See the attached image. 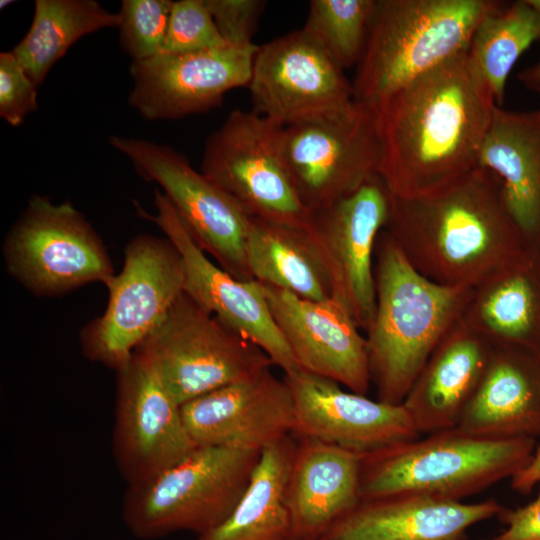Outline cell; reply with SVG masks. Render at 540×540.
Instances as JSON below:
<instances>
[{
	"mask_svg": "<svg viewBox=\"0 0 540 540\" xmlns=\"http://www.w3.org/2000/svg\"><path fill=\"white\" fill-rule=\"evenodd\" d=\"M496 106L468 49L382 100L378 175L388 191L425 195L477 167Z\"/></svg>",
	"mask_w": 540,
	"mask_h": 540,
	"instance_id": "obj_1",
	"label": "cell"
},
{
	"mask_svg": "<svg viewBox=\"0 0 540 540\" xmlns=\"http://www.w3.org/2000/svg\"><path fill=\"white\" fill-rule=\"evenodd\" d=\"M426 278L474 288L529 247L506 206L499 179L475 167L431 193H390L383 229Z\"/></svg>",
	"mask_w": 540,
	"mask_h": 540,
	"instance_id": "obj_2",
	"label": "cell"
},
{
	"mask_svg": "<svg viewBox=\"0 0 540 540\" xmlns=\"http://www.w3.org/2000/svg\"><path fill=\"white\" fill-rule=\"evenodd\" d=\"M375 253L376 307L366 330L370 376L378 400L398 405L433 350L463 317L473 288L426 278L384 230Z\"/></svg>",
	"mask_w": 540,
	"mask_h": 540,
	"instance_id": "obj_3",
	"label": "cell"
},
{
	"mask_svg": "<svg viewBox=\"0 0 540 540\" xmlns=\"http://www.w3.org/2000/svg\"><path fill=\"white\" fill-rule=\"evenodd\" d=\"M499 1L376 0L353 99L376 107L386 97L469 48L480 20Z\"/></svg>",
	"mask_w": 540,
	"mask_h": 540,
	"instance_id": "obj_4",
	"label": "cell"
},
{
	"mask_svg": "<svg viewBox=\"0 0 540 540\" xmlns=\"http://www.w3.org/2000/svg\"><path fill=\"white\" fill-rule=\"evenodd\" d=\"M536 446L532 438H486L458 428L427 434L363 456L360 496L418 494L462 501L511 479Z\"/></svg>",
	"mask_w": 540,
	"mask_h": 540,
	"instance_id": "obj_5",
	"label": "cell"
},
{
	"mask_svg": "<svg viewBox=\"0 0 540 540\" xmlns=\"http://www.w3.org/2000/svg\"><path fill=\"white\" fill-rule=\"evenodd\" d=\"M260 456L253 449L197 446L159 475L128 486L122 504L126 527L142 540L207 533L235 509Z\"/></svg>",
	"mask_w": 540,
	"mask_h": 540,
	"instance_id": "obj_6",
	"label": "cell"
},
{
	"mask_svg": "<svg viewBox=\"0 0 540 540\" xmlns=\"http://www.w3.org/2000/svg\"><path fill=\"white\" fill-rule=\"evenodd\" d=\"M137 349L180 406L274 365L262 349L185 292Z\"/></svg>",
	"mask_w": 540,
	"mask_h": 540,
	"instance_id": "obj_7",
	"label": "cell"
},
{
	"mask_svg": "<svg viewBox=\"0 0 540 540\" xmlns=\"http://www.w3.org/2000/svg\"><path fill=\"white\" fill-rule=\"evenodd\" d=\"M182 257L167 238L140 234L124 250V264L106 283L104 313L80 333L84 355L115 371L123 366L184 292Z\"/></svg>",
	"mask_w": 540,
	"mask_h": 540,
	"instance_id": "obj_8",
	"label": "cell"
},
{
	"mask_svg": "<svg viewBox=\"0 0 540 540\" xmlns=\"http://www.w3.org/2000/svg\"><path fill=\"white\" fill-rule=\"evenodd\" d=\"M283 126L254 111L233 110L205 143L200 172L253 218L309 229L313 214L289 172Z\"/></svg>",
	"mask_w": 540,
	"mask_h": 540,
	"instance_id": "obj_9",
	"label": "cell"
},
{
	"mask_svg": "<svg viewBox=\"0 0 540 540\" xmlns=\"http://www.w3.org/2000/svg\"><path fill=\"white\" fill-rule=\"evenodd\" d=\"M10 275L38 296H59L93 282L106 283L114 268L101 238L69 201L33 195L3 243Z\"/></svg>",
	"mask_w": 540,
	"mask_h": 540,
	"instance_id": "obj_10",
	"label": "cell"
},
{
	"mask_svg": "<svg viewBox=\"0 0 540 540\" xmlns=\"http://www.w3.org/2000/svg\"><path fill=\"white\" fill-rule=\"evenodd\" d=\"M285 160L297 192L312 213L378 176L380 142L375 108L348 107L283 128Z\"/></svg>",
	"mask_w": 540,
	"mask_h": 540,
	"instance_id": "obj_11",
	"label": "cell"
},
{
	"mask_svg": "<svg viewBox=\"0 0 540 540\" xmlns=\"http://www.w3.org/2000/svg\"><path fill=\"white\" fill-rule=\"evenodd\" d=\"M109 143L131 161L143 179L162 188L204 252L234 278L253 280L246 261L251 217L233 197L197 172L173 148L116 135L109 138Z\"/></svg>",
	"mask_w": 540,
	"mask_h": 540,
	"instance_id": "obj_12",
	"label": "cell"
},
{
	"mask_svg": "<svg viewBox=\"0 0 540 540\" xmlns=\"http://www.w3.org/2000/svg\"><path fill=\"white\" fill-rule=\"evenodd\" d=\"M116 373L112 449L118 470L130 486L159 475L197 446L186 430L181 406L139 349Z\"/></svg>",
	"mask_w": 540,
	"mask_h": 540,
	"instance_id": "obj_13",
	"label": "cell"
},
{
	"mask_svg": "<svg viewBox=\"0 0 540 540\" xmlns=\"http://www.w3.org/2000/svg\"><path fill=\"white\" fill-rule=\"evenodd\" d=\"M248 88L252 111L283 127L354 101L344 70L302 29L258 46Z\"/></svg>",
	"mask_w": 540,
	"mask_h": 540,
	"instance_id": "obj_14",
	"label": "cell"
},
{
	"mask_svg": "<svg viewBox=\"0 0 540 540\" xmlns=\"http://www.w3.org/2000/svg\"><path fill=\"white\" fill-rule=\"evenodd\" d=\"M156 215L145 214L179 251L187 293L225 325L262 349L285 375L302 370L276 325L262 285L234 278L214 264L193 239L172 203L159 189L154 193Z\"/></svg>",
	"mask_w": 540,
	"mask_h": 540,
	"instance_id": "obj_15",
	"label": "cell"
},
{
	"mask_svg": "<svg viewBox=\"0 0 540 540\" xmlns=\"http://www.w3.org/2000/svg\"><path fill=\"white\" fill-rule=\"evenodd\" d=\"M258 45H225L132 61L128 102L147 120H175L219 106L248 86Z\"/></svg>",
	"mask_w": 540,
	"mask_h": 540,
	"instance_id": "obj_16",
	"label": "cell"
},
{
	"mask_svg": "<svg viewBox=\"0 0 540 540\" xmlns=\"http://www.w3.org/2000/svg\"><path fill=\"white\" fill-rule=\"evenodd\" d=\"M389 207L390 192L378 175L313 214L312 231L327 260L334 296L346 304L365 331L376 307L373 254Z\"/></svg>",
	"mask_w": 540,
	"mask_h": 540,
	"instance_id": "obj_17",
	"label": "cell"
},
{
	"mask_svg": "<svg viewBox=\"0 0 540 540\" xmlns=\"http://www.w3.org/2000/svg\"><path fill=\"white\" fill-rule=\"evenodd\" d=\"M295 404L292 435L330 443L363 456L420 437L402 404L344 391L304 370L285 375Z\"/></svg>",
	"mask_w": 540,
	"mask_h": 540,
	"instance_id": "obj_18",
	"label": "cell"
},
{
	"mask_svg": "<svg viewBox=\"0 0 540 540\" xmlns=\"http://www.w3.org/2000/svg\"><path fill=\"white\" fill-rule=\"evenodd\" d=\"M260 284L300 368L366 395L371 383L366 338L346 304L335 296L309 300Z\"/></svg>",
	"mask_w": 540,
	"mask_h": 540,
	"instance_id": "obj_19",
	"label": "cell"
},
{
	"mask_svg": "<svg viewBox=\"0 0 540 540\" xmlns=\"http://www.w3.org/2000/svg\"><path fill=\"white\" fill-rule=\"evenodd\" d=\"M270 369L181 405L184 425L196 446L262 451L293 433L291 389Z\"/></svg>",
	"mask_w": 540,
	"mask_h": 540,
	"instance_id": "obj_20",
	"label": "cell"
},
{
	"mask_svg": "<svg viewBox=\"0 0 540 540\" xmlns=\"http://www.w3.org/2000/svg\"><path fill=\"white\" fill-rule=\"evenodd\" d=\"M503 509L493 498L476 503L418 494L361 499L320 540H466L470 527Z\"/></svg>",
	"mask_w": 540,
	"mask_h": 540,
	"instance_id": "obj_21",
	"label": "cell"
},
{
	"mask_svg": "<svg viewBox=\"0 0 540 540\" xmlns=\"http://www.w3.org/2000/svg\"><path fill=\"white\" fill-rule=\"evenodd\" d=\"M494 350L462 318L446 333L402 402L420 435L458 426Z\"/></svg>",
	"mask_w": 540,
	"mask_h": 540,
	"instance_id": "obj_22",
	"label": "cell"
},
{
	"mask_svg": "<svg viewBox=\"0 0 540 540\" xmlns=\"http://www.w3.org/2000/svg\"><path fill=\"white\" fill-rule=\"evenodd\" d=\"M361 460L330 443L297 440L286 488L292 540H320L360 502Z\"/></svg>",
	"mask_w": 540,
	"mask_h": 540,
	"instance_id": "obj_23",
	"label": "cell"
},
{
	"mask_svg": "<svg viewBox=\"0 0 540 540\" xmlns=\"http://www.w3.org/2000/svg\"><path fill=\"white\" fill-rule=\"evenodd\" d=\"M456 428L494 439L540 436V357L495 347Z\"/></svg>",
	"mask_w": 540,
	"mask_h": 540,
	"instance_id": "obj_24",
	"label": "cell"
},
{
	"mask_svg": "<svg viewBox=\"0 0 540 540\" xmlns=\"http://www.w3.org/2000/svg\"><path fill=\"white\" fill-rule=\"evenodd\" d=\"M462 319L495 347L540 357V247L475 286Z\"/></svg>",
	"mask_w": 540,
	"mask_h": 540,
	"instance_id": "obj_25",
	"label": "cell"
},
{
	"mask_svg": "<svg viewBox=\"0 0 540 540\" xmlns=\"http://www.w3.org/2000/svg\"><path fill=\"white\" fill-rule=\"evenodd\" d=\"M478 166L500 181L506 206L526 244L540 247V114L496 106Z\"/></svg>",
	"mask_w": 540,
	"mask_h": 540,
	"instance_id": "obj_26",
	"label": "cell"
},
{
	"mask_svg": "<svg viewBox=\"0 0 540 540\" xmlns=\"http://www.w3.org/2000/svg\"><path fill=\"white\" fill-rule=\"evenodd\" d=\"M246 261L253 280L309 300L334 296L327 260L309 229L251 217Z\"/></svg>",
	"mask_w": 540,
	"mask_h": 540,
	"instance_id": "obj_27",
	"label": "cell"
},
{
	"mask_svg": "<svg viewBox=\"0 0 540 540\" xmlns=\"http://www.w3.org/2000/svg\"><path fill=\"white\" fill-rule=\"evenodd\" d=\"M294 439L288 435L261 451L235 509L197 540H292L286 488L297 444Z\"/></svg>",
	"mask_w": 540,
	"mask_h": 540,
	"instance_id": "obj_28",
	"label": "cell"
},
{
	"mask_svg": "<svg viewBox=\"0 0 540 540\" xmlns=\"http://www.w3.org/2000/svg\"><path fill=\"white\" fill-rule=\"evenodd\" d=\"M119 25V12L108 11L95 0H36L31 26L12 52L40 86L79 39Z\"/></svg>",
	"mask_w": 540,
	"mask_h": 540,
	"instance_id": "obj_29",
	"label": "cell"
},
{
	"mask_svg": "<svg viewBox=\"0 0 540 540\" xmlns=\"http://www.w3.org/2000/svg\"><path fill=\"white\" fill-rule=\"evenodd\" d=\"M535 42H540V14L527 0L499 1L475 28L468 53L497 106L504 102L515 63Z\"/></svg>",
	"mask_w": 540,
	"mask_h": 540,
	"instance_id": "obj_30",
	"label": "cell"
},
{
	"mask_svg": "<svg viewBox=\"0 0 540 540\" xmlns=\"http://www.w3.org/2000/svg\"><path fill=\"white\" fill-rule=\"evenodd\" d=\"M376 0H311L302 30L343 70L360 61Z\"/></svg>",
	"mask_w": 540,
	"mask_h": 540,
	"instance_id": "obj_31",
	"label": "cell"
},
{
	"mask_svg": "<svg viewBox=\"0 0 540 540\" xmlns=\"http://www.w3.org/2000/svg\"><path fill=\"white\" fill-rule=\"evenodd\" d=\"M171 0H123L120 14V43L132 61L163 53Z\"/></svg>",
	"mask_w": 540,
	"mask_h": 540,
	"instance_id": "obj_32",
	"label": "cell"
},
{
	"mask_svg": "<svg viewBox=\"0 0 540 540\" xmlns=\"http://www.w3.org/2000/svg\"><path fill=\"white\" fill-rule=\"evenodd\" d=\"M229 45L220 34L204 0L174 1L163 53L184 54Z\"/></svg>",
	"mask_w": 540,
	"mask_h": 540,
	"instance_id": "obj_33",
	"label": "cell"
},
{
	"mask_svg": "<svg viewBox=\"0 0 540 540\" xmlns=\"http://www.w3.org/2000/svg\"><path fill=\"white\" fill-rule=\"evenodd\" d=\"M37 85L12 51L0 54V116L13 127L38 108Z\"/></svg>",
	"mask_w": 540,
	"mask_h": 540,
	"instance_id": "obj_34",
	"label": "cell"
},
{
	"mask_svg": "<svg viewBox=\"0 0 540 540\" xmlns=\"http://www.w3.org/2000/svg\"><path fill=\"white\" fill-rule=\"evenodd\" d=\"M213 20L229 45H247L267 4L262 0H204Z\"/></svg>",
	"mask_w": 540,
	"mask_h": 540,
	"instance_id": "obj_35",
	"label": "cell"
},
{
	"mask_svg": "<svg viewBox=\"0 0 540 540\" xmlns=\"http://www.w3.org/2000/svg\"><path fill=\"white\" fill-rule=\"evenodd\" d=\"M498 518L506 528L492 540H540V483L534 501L512 510L504 508Z\"/></svg>",
	"mask_w": 540,
	"mask_h": 540,
	"instance_id": "obj_36",
	"label": "cell"
},
{
	"mask_svg": "<svg viewBox=\"0 0 540 540\" xmlns=\"http://www.w3.org/2000/svg\"><path fill=\"white\" fill-rule=\"evenodd\" d=\"M540 483V446H536L529 463L511 478L513 490L523 495L532 492L535 485Z\"/></svg>",
	"mask_w": 540,
	"mask_h": 540,
	"instance_id": "obj_37",
	"label": "cell"
},
{
	"mask_svg": "<svg viewBox=\"0 0 540 540\" xmlns=\"http://www.w3.org/2000/svg\"><path fill=\"white\" fill-rule=\"evenodd\" d=\"M518 79L526 88L540 92V61L522 70Z\"/></svg>",
	"mask_w": 540,
	"mask_h": 540,
	"instance_id": "obj_38",
	"label": "cell"
},
{
	"mask_svg": "<svg viewBox=\"0 0 540 540\" xmlns=\"http://www.w3.org/2000/svg\"><path fill=\"white\" fill-rule=\"evenodd\" d=\"M527 2L540 14V0H527Z\"/></svg>",
	"mask_w": 540,
	"mask_h": 540,
	"instance_id": "obj_39",
	"label": "cell"
},
{
	"mask_svg": "<svg viewBox=\"0 0 540 540\" xmlns=\"http://www.w3.org/2000/svg\"><path fill=\"white\" fill-rule=\"evenodd\" d=\"M11 2L12 1H1V8L6 7L7 5H9L7 3H11Z\"/></svg>",
	"mask_w": 540,
	"mask_h": 540,
	"instance_id": "obj_40",
	"label": "cell"
},
{
	"mask_svg": "<svg viewBox=\"0 0 540 540\" xmlns=\"http://www.w3.org/2000/svg\"><path fill=\"white\" fill-rule=\"evenodd\" d=\"M537 110H538V112H539V114H540V106H539V108H538Z\"/></svg>",
	"mask_w": 540,
	"mask_h": 540,
	"instance_id": "obj_41",
	"label": "cell"
}]
</instances>
